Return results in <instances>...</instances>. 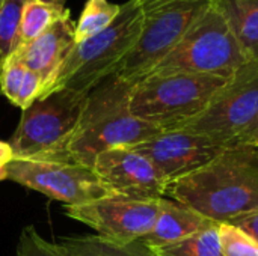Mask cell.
Here are the masks:
<instances>
[{
	"instance_id": "18",
	"label": "cell",
	"mask_w": 258,
	"mask_h": 256,
	"mask_svg": "<svg viewBox=\"0 0 258 256\" xmlns=\"http://www.w3.org/2000/svg\"><path fill=\"white\" fill-rule=\"evenodd\" d=\"M68 9L65 6H56L39 0H26L20 24V47L50 29L65 15Z\"/></svg>"
},
{
	"instance_id": "6",
	"label": "cell",
	"mask_w": 258,
	"mask_h": 256,
	"mask_svg": "<svg viewBox=\"0 0 258 256\" xmlns=\"http://www.w3.org/2000/svg\"><path fill=\"white\" fill-rule=\"evenodd\" d=\"M139 3L142 33L115 71L118 78L132 86L145 78L181 41L213 0H139Z\"/></svg>"
},
{
	"instance_id": "32",
	"label": "cell",
	"mask_w": 258,
	"mask_h": 256,
	"mask_svg": "<svg viewBox=\"0 0 258 256\" xmlns=\"http://www.w3.org/2000/svg\"><path fill=\"white\" fill-rule=\"evenodd\" d=\"M153 256H154V255H153Z\"/></svg>"
},
{
	"instance_id": "25",
	"label": "cell",
	"mask_w": 258,
	"mask_h": 256,
	"mask_svg": "<svg viewBox=\"0 0 258 256\" xmlns=\"http://www.w3.org/2000/svg\"><path fill=\"white\" fill-rule=\"evenodd\" d=\"M231 225L240 228L242 231H245L249 237H252L258 243V211L245 214L236 220L231 222Z\"/></svg>"
},
{
	"instance_id": "27",
	"label": "cell",
	"mask_w": 258,
	"mask_h": 256,
	"mask_svg": "<svg viewBox=\"0 0 258 256\" xmlns=\"http://www.w3.org/2000/svg\"><path fill=\"white\" fill-rule=\"evenodd\" d=\"M12 160H14V152H12L9 142L0 140V170L5 169Z\"/></svg>"
},
{
	"instance_id": "3",
	"label": "cell",
	"mask_w": 258,
	"mask_h": 256,
	"mask_svg": "<svg viewBox=\"0 0 258 256\" xmlns=\"http://www.w3.org/2000/svg\"><path fill=\"white\" fill-rule=\"evenodd\" d=\"M142 9L139 0H127L115 21L98 35L74 42L71 51L44 86L39 97L59 89L89 92L109 75L132 51L142 33ZM38 97V98H39Z\"/></svg>"
},
{
	"instance_id": "17",
	"label": "cell",
	"mask_w": 258,
	"mask_h": 256,
	"mask_svg": "<svg viewBox=\"0 0 258 256\" xmlns=\"http://www.w3.org/2000/svg\"><path fill=\"white\" fill-rule=\"evenodd\" d=\"M219 225L213 223L177 243L151 249L154 256H224L219 243Z\"/></svg>"
},
{
	"instance_id": "20",
	"label": "cell",
	"mask_w": 258,
	"mask_h": 256,
	"mask_svg": "<svg viewBox=\"0 0 258 256\" xmlns=\"http://www.w3.org/2000/svg\"><path fill=\"white\" fill-rule=\"evenodd\" d=\"M26 0H3L0 6V72L20 48V24Z\"/></svg>"
},
{
	"instance_id": "29",
	"label": "cell",
	"mask_w": 258,
	"mask_h": 256,
	"mask_svg": "<svg viewBox=\"0 0 258 256\" xmlns=\"http://www.w3.org/2000/svg\"><path fill=\"white\" fill-rule=\"evenodd\" d=\"M44 3H50V5H56V6H65L67 0H39Z\"/></svg>"
},
{
	"instance_id": "10",
	"label": "cell",
	"mask_w": 258,
	"mask_h": 256,
	"mask_svg": "<svg viewBox=\"0 0 258 256\" xmlns=\"http://www.w3.org/2000/svg\"><path fill=\"white\" fill-rule=\"evenodd\" d=\"M160 210V199H138L109 195L83 205H65L68 217L97 231V235L116 243L132 244L151 232Z\"/></svg>"
},
{
	"instance_id": "15",
	"label": "cell",
	"mask_w": 258,
	"mask_h": 256,
	"mask_svg": "<svg viewBox=\"0 0 258 256\" xmlns=\"http://www.w3.org/2000/svg\"><path fill=\"white\" fill-rule=\"evenodd\" d=\"M251 62L258 63V0H213Z\"/></svg>"
},
{
	"instance_id": "9",
	"label": "cell",
	"mask_w": 258,
	"mask_h": 256,
	"mask_svg": "<svg viewBox=\"0 0 258 256\" xmlns=\"http://www.w3.org/2000/svg\"><path fill=\"white\" fill-rule=\"evenodd\" d=\"M6 174L8 180L71 207L115 195L92 167L82 164L48 160H12L6 166Z\"/></svg>"
},
{
	"instance_id": "19",
	"label": "cell",
	"mask_w": 258,
	"mask_h": 256,
	"mask_svg": "<svg viewBox=\"0 0 258 256\" xmlns=\"http://www.w3.org/2000/svg\"><path fill=\"white\" fill-rule=\"evenodd\" d=\"M119 12L121 5L110 3L109 0H88L76 23L74 42H82L106 30Z\"/></svg>"
},
{
	"instance_id": "16",
	"label": "cell",
	"mask_w": 258,
	"mask_h": 256,
	"mask_svg": "<svg viewBox=\"0 0 258 256\" xmlns=\"http://www.w3.org/2000/svg\"><path fill=\"white\" fill-rule=\"evenodd\" d=\"M59 244L67 256H153L151 249L141 241L122 246L100 235L67 238Z\"/></svg>"
},
{
	"instance_id": "24",
	"label": "cell",
	"mask_w": 258,
	"mask_h": 256,
	"mask_svg": "<svg viewBox=\"0 0 258 256\" xmlns=\"http://www.w3.org/2000/svg\"><path fill=\"white\" fill-rule=\"evenodd\" d=\"M42 88H44L42 78L36 72L27 69L26 75H24V80H23V84H21V88L18 91V95L15 98L14 106L20 107L21 110L27 109L41 95Z\"/></svg>"
},
{
	"instance_id": "21",
	"label": "cell",
	"mask_w": 258,
	"mask_h": 256,
	"mask_svg": "<svg viewBox=\"0 0 258 256\" xmlns=\"http://www.w3.org/2000/svg\"><path fill=\"white\" fill-rule=\"evenodd\" d=\"M219 243L224 256H258V243L231 223L219 225Z\"/></svg>"
},
{
	"instance_id": "14",
	"label": "cell",
	"mask_w": 258,
	"mask_h": 256,
	"mask_svg": "<svg viewBox=\"0 0 258 256\" xmlns=\"http://www.w3.org/2000/svg\"><path fill=\"white\" fill-rule=\"evenodd\" d=\"M216 222L172 199L162 198L157 220L150 234L139 241L150 249L177 243Z\"/></svg>"
},
{
	"instance_id": "7",
	"label": "cell",
	"mask_w": 258,
	"mask_h": 256,
	"mask_svg": "<svg viewBox=\"0 0 258 256\" xmlns=\"http://www.w3.org/2000/svg\"><path fill=\"white\" fill-rule=\"evenodd\" d=\"M89 92L59 89L23 110L9 142L14 160H50L76 131Z\"/></svg>"
},
{
	"instance_id": "30",
	"label": "cell",
	"mask_w": 258,
	"mask_h": 256,
	"mask_svg": "<svg viewBox=\"0 0 258 256\" xmlns=\"http://www.w3.org/2000/svg\"><path fill=\"white\" fill-rule=\"evenodd\" d=\"M5 180H8V174H6V167L0 170V181H5Z\"/></svg>"
},
{
	"instance_id": "8",
	"label": "cell",
	"mask_w": 258,
	"mask_h": 256,
	"mask_svg": "<svg viewBox=\"0 0 258 256\" xmlns=\"http://www.w3.org/2000/svg\"><path fill=\"white\" fill-rule=\"evenodd\" d=\"M257 110L258 63L248 62L215 95L201 115L177 130H186L233 145L254 119Z\"/></svg>"
},
{
	"instance_id": "23",
	"label": "cell",
	"mask_w": 258,
	"mask_h": 256,
	"mask_svg": "<svg viewBox=\"0 0 258 256\" xmlns=\"http://www.w3.org/2000/svg\"><path fill=\"white\" fill-rule=\"evenodd\" d=\"M26 71L27 68L15 56H12L0 72V94L5 95L12 104L15 103L18 91L23 84Z\"/></svg>"
},
{
	"instance_id": "2",
	"label": "cell",
	"mask_w": 258,
	"mask_h": 256,
	"mask_svg": "<svg viewBox=\"0 0 258 256\" xmlns=\"http://www.w3.org/2000/svg\"><path fill=\"white\" fill-rule=\"evenodd\" d=\"M130 89L132 84L112 74L89 91L76 131L48 161L94 169L95 158L100 154L115 148H133L160 134L162 128L130 113Z\"/></svg>"
},
{
	"instance_id": "4",
	"label": "cell",
	"mask_w": 258,
	"mask_h": 256,
	"mask_svg": "<svg viewBox=\"0 0 258 256\" xmlns=\"http://www.w3.org/2000/svg\"><path fill=\"white\" fill-rule=\"evenodd\" d=\"M230 78L197 74L148 75L128 95L133 116L165 130H177L201 115Z\"/></svg>"
},
{
	"instance_id": "13",
	"label": "cell",
	"mask_w": 258,
	"mask_h": 256,
	"mask_svg": "<svg viewBox=\"0 0 258 256\" xmlns=\"http://www.w3.org/2000/svg\"><path fill=\"white\" fill-rule=\"evenodd\" d=\"M74 32L76 23L71 20L70 11H67L59 21L33 41L21 45L14 56L27 69L36 72L45 86L71 51L74 45Z\"/></svg>"
},
{
	"instance_id": "5",
	"label": "cell",
	"mask_w": 258,
	"mask_h": 256,
	"mask_svg": "<svg viewBox=\"0 0 258 256\" xmlns=\"http://www.w3.org/2000/svg\"><path fill=\"white\" fill-rule=\"evenodd\" d=\"M248 62L251 60L239 45L225 17L212 3L148 75L197 74L231 78Z\"/></svg>"
},
{
	"instance_id": "1",
	"label": "cell",
	"mask_w": 258,
	"mask_h": 256,
	"mask_svg": "<svg viewBox=\"0 0 258 256\" xmlns=\"http://www.w3.org/2000/svg\"><path fill=\"white\" fill-rule=\"evenodd\" d=\"M165 198L216 223L258 211V148L230 145L210 163L168 183Z\"/></svg>"
},
{
	"instance_id": "26",
	"label": "cell",
	"mask_w": 258,
	"mask_h": 256,
	"mask_svg": "<svg viewBox=\"0 0 258 256\" xmlns=\"http://www.w3.org/2000/svg\"><path fill=\"white\" fill-rule=\"evenodd\" d=\"M255 133H258V110L257 113H255V116H254V119L249 122V125L242 131V134L233 142V145H239V143H243V142H246L249 137H252Z\"/></svg>"
},
{
	"instance_id": "28",
	"label": "cell",
	"mask_w": 258,
	"mask_h": 256,
	"mask_svg": "<svg viewBox=\"0 0 258 256\" xmlns=\"http://www.w3.org/2000/svg\"><path fill=\"white\" fill-rule=\"evenodd\" d=\"M243 143H246V145H252V146H255L258 148V133H255L252 137H249L246 142H243Z\"/></svg>"
},
{
	"instance_id": "31",
	"label": "cell",
	"mask_w": 258,
	"mask_h": 256,
	"mask_svg": "<svg viewBox=\"0 0 258 256\" xmlns=\"http://www.w3.org/2000/svg\"><path fill=\"white\" fill-rule=\"evenodd\" d=\"M2 3H3V0H0V6H2Z\"/></svg>"
},
{
	"instance_id": "22",
	"label": "cell",
	"mask_w": 258,
	"mask_h": 256,
	"mask_svg": "<svg viewBox=\"0 0 258 256\" xmlns=\"http://www.w3.org/2000/svg\"><path fill=\"white\" fill-rule=\"evenodd\" d=\"M17 256H67L59 243L47 241L33 226L21 231L17 246Z\"/></svg>"
},
{
	"instance_id": "11",
	"label": "cell",
	"mask_w": 258,
	"mask_h": 256,
	"mask_svg": "<svg viewBox=\"0 0 258 256\" xmlns=\"http://www.w3.org/2000/svg\"><path fill=\"white\" fill-rule=\"evenodd\" d=\"M228 146L186 130H165L132 149L148 158L166 183H171L210 163Z\"/></svg>"
},
{
	"instance_id": "12",
	"label": "cell",
	"mask_w": 258,
	"mask_h": 256,
	"mask_svg": "<svg viewBox=\"0 0 258 256\" xmlns=\"http://www.w3.org/2000/svg\"><path fill=\"white\" fill-rule=\"evenodd\" d=\"M94 170L115 195L138 199H162L166 180L154 164L132 148H115L95 158Z\"/></svg>"
}]
</instances>
